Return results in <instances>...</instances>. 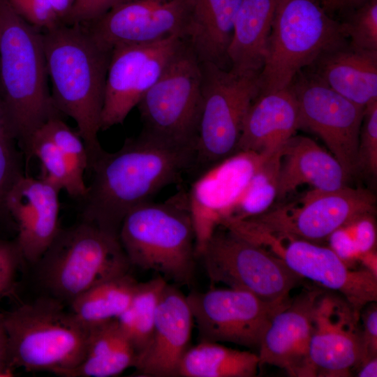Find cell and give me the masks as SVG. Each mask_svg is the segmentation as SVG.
I'll return each instance as SVG.
<instances>
[{
    "label": "cell",
    "mask_w": 377,
    "mask_h": 377,
    "mask_svg": "<svg viewBox=\"0 0 377 377\" xmlns=\"http://www.w3.org/2000/svg\"><path fill=\"white\" fill-rule=\"evenodd\" d=\"M195 151L174 147L141 133L114 152L104 151L89 171L81 201V220L118 235L124 216L151 201L193 169Z\"/></svg>",
    "instance_id": "1"
},
{
    "label": "cell",
    "mask_w": 377,
    "mask_h": 377,
    "mask_svg": "<svg viewBox=\"0 0 377 377\" xmlns=\"http://www.w3.org/2000/svg\"><path fill=\"white\" fill-rule=\"evenodd\" d=\"M41 31L54 105L76 122L89 171L105 151L98 135L112 50L99 46L83 24L61 22Z\"/></svg>",
    "instance_id": "2"
},
{
    "label": "cell",
    "mask_w": 377,
    "mask_h": 377,
    "mask_svg": "<svg viewBox=\"0 0 377 377\" xmlns=\"http://www.w3.org/2000/svg\"><path fill=\"white\" fill-rule=\"evenodd\" d=\"M48 77L41 30L0 0V89L22 151L49 119L62 118Z\"/></svg>",
    "instance_id": "3"
},
{
    "label": "cell",
    "mask_w": 377,
    "mask_h": 377,
    "mask_svg": "<svg viewBox=\"0 0 377 377\" xmlns=\"http://www.w3.org/2000/svg\"><path fill=\"white\" fill-rule=\"evenodd\" d=\"M118 237L131 265L175 283L191 281L197 255L188 193L135 207L124 216Z\"/></svg>",
    "instance_id": "4"
},
{
    "label": "cell",
    "mask_w": 377,
    "mask_h": 377,
    "mask_svg": "<svg viewBox=\"0 0 377 377\" xmlns=\"http://www.w3.org/2000/svg\"><path fill=\"white\" fill-rule=\"evenodd\" d=\"M0 316L15 369L59 376L85 358L89 329L60 301L47 295Z\"/></svg>",
    "instance_id": "5"
},
{
    "label": "cell",
    "mask_w": 377,
    "mask_h": 377,
    "mask_svg": "<svg viewBox=\"0 0 377 377\" xmlns=\"http://www.w3.org/2000/svg\"><path fill=\"white\" fill-rule=\"evenodd\" d=\"M36 265L48 296L64 304L102 281L128 273L131 266L118 235L82 220L61 228Z\"/></svg>",
    "instance_id": "6"
},
{
    "label": "cell",
    "mask_w": 377,
    "mask_h": 377,
    "mask_svg": "<svg viewBox=\"0 0 377 377\" xmlns=\"http://www.w3.org/2000/svg\"><path fill=\"white\" fill-rule=\"evenodd\" d=\"M343 24L318 0H279L269 36L260 93L288 87L300 71L343 45Z\"/></svg>",
    "instance_id": "7"
},
{
    "label": "cell",
    "mask_w": 377,
    "mask_h": 377,
    "mask_svg": "<svg viewBox=\"0 0 377 377\" xmlns=\"http://www.w3.org/2000/svg\"><path fill=\"white\" fill-rule=\"evenodd\" d=\"M202 105L193 168L207 171L237 153L243 122L260 91V74L200 63Z\"/></svg>",
    "instance_id": "8"
},
{
    "label": "cell",
    "mask_w": 377,
    "mask_h": 377,
    "mask_svg": "<svg viewBox=\"0 0 377 377\" xmlns=\"http://www.w3.org/2000/svg\"><path fill=\"white\" fill-rule=\"evenodd\" d=\"M202 105L201 64L184 43L137 107L141 133L165 144L195 151Z\"/></svg>",
    "instance_id": "9"
},
{
    "label": "cell",
    "mask_w": 377,
    "mask_h": 377,
    "mask_svg": "<svg viewBox=\"0 0 377 377\" xmlns=\"http://www.w3.org/2000/svg\"><path fill=\"white\" fill-rule=\"evenodd\" d=\"M376 199L367 189L346 185L334 191H309L293 202L249 219L226 220L231 230H251L318 243L353 219L374 214Z\"/></svg>",
    "instance_id": "10"
},
{
    "label": "cell",
    "mask_w": 377,
    "mask_h": 377,
    "mask_svg": "<svg viewBox=\"0 0 377 377\" xmlns=\"http://www.w3.org/2000/svg\"><path fill=\"white\" fill-rule=\"evenodd\" d=\"M214 283L275 303L288 302L302 279L260 245L219 226L200 255Z\"/></svg>",
    "instance_id": "11"
},
{
    "label": "cell",
    "mask_w": 377,
    "mask_h": 377,
    "mask_svg": "<svg viewBox=\"0 0 377 377\" xmlns=\"http://www.w3.org/2000/svg\"><path fill=\"white\" fill-rule=\"evenodd\" d=\"M233 232L265 248L300 277L338 293L359 312L377 301V276L350 267L329 246L262 232Z\"/></svg>",
    "instance_id": "12"
},
{
    "label": "cell",
    "mask_w": 377,
    "mask_h": 377,
    "mask_svg": "<svg viewBox=\"0 0 377 377\" xmlns=\"http://www.w3.org/2000/svg\"><path fill=\"white\" fill-rule=\"evenodd\" d=\"M186 299L200 341L226 342L257 349L274 316L291 300L269 302L230 288L193 292Z\"/></svg>",
    "instance_id": "13"
},
{
    "label": "cell",
    "mask_w": 377,
    "mask_h": 377,
    "mask_svg": "<svg viewBox=\"0 0 377 377\" xmlns=\"http://www.w3.org/2000/svg\"><path fill=\"white\" fill-rule=\"evenodd\" d=\"M184 40L177 36L145 44H124L111 52L101 130L122 124L158 80Z\"/></svg>",
    "instance_id": "14"
},
{
    "label": "cell",
    "mask_w": 377,
    "mask_h": 377,
    "mask_svg": "<svg viewBox=\"0 0 377 377\" xmlns=\"http://www.w3.org/2000/svg\"><path fill=\"white\" fill-rule=\"evenodd\" d=\"M290 87L295 96L300 128L319 136L348 179L357 170V148L365 108L339 94L316 75Z\"/></svg>",
    "instance_id": "15"
},
{
    "label": "cell",
    "mask_w": 377,
    "mask_h": 377,
    "mask_svg": "<svg viewBox=\"0 0 377 377\" xmlns=\"http://www.w3.org/2000/svg\"><path fill=\"white\" fill-rule=\"evenodd\" d=\"M191 0H131L83 24L101 47L145 44L177 36L184 40Z\"/></svg>",
    "instance_id": "16"
},
{
    "label": "cell",
    "mask_w": 377,
    "mask_h": 377,
    "mask_svg": "<svg viewBox=\"0 0 377 377\" xmlns=\"http://www.w3.org/2000/svg\"><path fill=\"white\" fill-rule=\"evenodd\" d=\"M360 313L341 295L318 297L309 347L312 376L348 377L362 359Z\"/></svg>",
    "instance_id": "17"
},
{
    "label": "cell",
    "mask_w": 377,
    "mask_h": 377,
    "mask_svg": "<svg viewBox=\"0 0 377 377\" xmlns=\"http://www.w3.org/2000/svg\"><path fill=\"white\" fill-rule=\"evenodd\" d=\"M269 154L237 152L205 171L193 185L191 193H188L197 257Z\"/></svg>",
    "instance_id": "18"
},
{
    "label": "cell",
    "mask_w": 377,
    "mask_h": 377,
    "mask_svg": "<svg viewBox=\"0 0 377 377\" xmlns=\"http://www.w3.org/2000/svg\"><path fill=\"white\" fill-rule=\"evenodd\" d=\"M320 288L308 289L272 318L258 348L260 368L272 365L290 376L313 377L309 347L313 332V313Z\"/></svg>",
    "instance_id": "19"
},
{
    "label": "cell",
    "mask_w": 377,
    "mask_h": 377,
    "mask_svg": "<svg viewBox=\"0 0 377 377\" xmlns=\"http://www.w3.org/2000/svg\"><path fill=\"white\" fill-rule=\"evenodd\" d=\"M59 192L46 180L25 174L10 192L6 209L17 226L23 260L36 264L59 232Z\"/></svg>",
    "instance_id": "20"
},
{
    "label": "cell",
    "mask_w": 377,
    "mask_h": 377,
    "mask_svg": "<svg viewBox=\"0 0 377 377\" xmlns=\"http://www.w3.org/2000/svg\"><path fill=\"white\" fill-rule=\"evenodd\" d=\"M193 322L186 296L167 283L158 302L150 341L137 355L135 374L178 376L179 364L189 348Z\"/></svg>",
    "instance_id": "21"
},
{
    "label": "cell",
    "mask_w": 377,
    "mask_h": 377,
    "mask_svg": "<svg viewBox=\"0 0 377 377\" xmlns=\"http://www.w3.org/2000/svg\"><path fill=\"white\" fill-rule=\"evenodd\" d=\"M299 128L298 105L290 85L259 92L244 118L237 152L270 154L281 148Z\"/></svg>",
    "instance_id": "22"
},
{
    "label": "cell",
    "mask_w": 377,
    "mask_h": 377,
    "mask_svg": "<svg viewBox=\"0 0 377 377\" xmlns=\"http://www.w3.org/2000/svg\"><path fill=\"white\" fill-rule=\"evenodd\" d=\"M347 180L338 161L311 138L294 135L281 147L276 199L304 184L334 191Z\"/></svg>",
    "instance_id": "23"
},
{
    "label": "cell",
    "mask_w": 377,
    "mask_h": 377,
    "mask_svg": "<svg viewBox=\"0 0 377 377\" xmlns=\"http://www.w3.org/2000/svg\"><path fill=\"white\" fill-rule=\"evenodd\" d=\"M316 64V76L339 94L363 108L377 101V51L342 45Z\"/></svg>",
    "instance_id": "24"
},
{
    "label": "cell",
    "mask_w": 377,
    "mask_h": 377,
    "mask_svg": "<svg viewBox=\"0 0 377 377\" xmlns=\"http://www.w3.org/2000/svg\"><path fill=\"white\" fill-rule=\"evenodd\" d=\"M242 0H191V12L184 40L200 63L222 68Z\"/></svg>",
    "instance_id": "25"
},
{
    "label": "cell",
    "mask_w": 377,
    "mask_h": 377,
    "mask_svg": "<svg viewBox=\"0 0 377 377\" xmlns=\"http://www.w3.org/2000/svg\"><path fill=\"white\" fill-rule=\"evenodd\" d=\"M279 0H242L227 52L230 70L260 74Z\"/></svg>",
    "instance_id": "26"
},
{
    "label": "cell",
    "mask_w": 377,
    "mask_h": 377,
    "mask_svg": "<svg viewBox=\"0 0 377 377\" xmlns=\"http://www.w3.org/2000/svg\"><path fill=\"white\" fill-rule=\"evenodd\" d=\"M86 356L63 377H112L133 367L137 353L117 319L89 327Z\"/></svg>",
    "instance_id": "27"
},
{
    "label": "cell",
    "mask_w": 377,
    "mask_h": 377,
    "mask_svg": "<svg viewBox=\"0 0 377 377\" xmlns=\"http://www.w3.org/2000/svg\"><path fill=\"white\" fill-rule=\"evenodd\" d=\"M260 368L256 353L220 343L200 341L189 347L178 369L182 377H254Z\"/></svg>",
    "instance_id": "28"
},
{
    "label": "cell",
    "mask_w": 377,
    "mask_h": 377,
    "mask_svg": "<svg viewBox=\"0 0 377 377\" xmlns=\"http://www.w3.org/2000/svg\"><path fill=\"white\" fill-rule=\"evenodd\" d=\"M138 284L128 273L102 281L74 300L70 311L87 328L117 319L128 306Z\"/></svg>",
    "instance_id": "29"
},
{
    "label": "cell",
    "mask_w": 377,
    "mask_h": 377,
    "mask_svg": "<svg viewBox=\"0 0 377 377\" xmlns=\"http://www.w3.org/2000/svg\"><path fill=\"white\" fill-rule=\"evenodd\" d=\"M167 283L159 275L147 282L138 283L128 306L117 318L137 355L150 341L158 302Z\"/></svg>",
    "instance_id": "30"
},
{
    "label": "cell",
    "mask_w": 377,
    "mask_h": 377,
    "mask_svg": "<svg viewBox=\"0 0 377 377\" xmlns=\"http://www.w3.org/2000/svg\"><path fill=\"white\" fill-rule=\"evenodd\" d=\"M281 151H273L260 163L222 222L249 219L269 210L277 198Z\"/></svg>",
    "instance_id": "31"
},
{
    "label": "cell",
    "mask_w": 377,
    "mask_h": 377,
    "mask_svg": "<svg viewBox=\"0 0 377 377\" xmlns=\"http://www.w3.org/2000/svg\"><path fill=\"white\" fill-rule=\"evenodd\" d=\"M23 152L39 160L40 178L74 198L80 200L84 195L87 185L75 177L64 155L41 128L31 136Z\"/></svg>",
    "instance_id": "32"
},
{
    "label": "cell",
    "mask_w": 377,
    "mask_h": 377,
    "mask_svg": "<svg viewBox=\"0 0 377 377\" xmlns=\"http://www.w3.org/2000/svg\"><path fill=\"white\" fill-rule=\"evenodd\" d=\"M376 226L371 213L360 215L330 235L329 247L353 267L362 255L376 249Z\"/></svg>",
    "instance_id": "33"
},
{
    "label": "cell",
    "mask_w": 377,
    "mask_h": 377,
    "mask_svg": "<svg viewBox=\"0 0 377 377\" xmlns=\"http://www.w3.org/2000/svg\"><path fill=\"white\" fill-rule=\"evenodd\" d=\"M41 128L64 155L75 177L84 182V174L89 170V158L78 132L70 128L61 117L49 119Z\"/></svg>",
    "instance_id": "34"
},
{
    "label": "cell",
    "mask_w": 377,
    "mask_h": 377,
    "mask_svg": "<svg viewBox=\"0 0 377 377\" xmlns=\"http://www.w3.org/2000/svg\"><path fill=\"white\" fill-rule=\"evenodd\" d=\"M343 27L352 47L377 51V0L361 5Z\"/></svg>",
    "instance_id": "35"
},
{
    "label": "cell",
    "mask_w": 377,
    "mask_h": 377,
    "mask_svg": "<svg viewBox=\"0 0 377 377\" xmlns=\"http://www.w3.org/2000/svg\"><path fill=\"white\" fill-rule=\"evenodd\" d=\"M16 142L12 138L0 139V220L9 216L6 209L8 196L24 175L21 151L17 148Z\"/></svg>",
    "instance_id": "36"
},
{
    "label": "cell",
    "mask_w": 377,
    "mask_h": 377,
    "mask_svg": "<svg viewBox=\"0 0 377 377\" xmlns=\"http://www.w3.org/2000/svg\"><path fill=\"white\" fill-rule=\"evenodd\" d=\"M376 177L377 174V101L368 105L359 135L357 170Z\"/></svg>",
    "instance_id": "37"
},
{
    "label": "cell",
    "mask_w": 377,
    "mask_h": 377,
    "mask_svg": "<svg viewBox=\"0 0 377 377\" xmlns=\"http://www.w3.org/2000/svg\"><path fill=\"white\" fill-rule=\"evenodd\" d=\"M7 1L20 17L41 31L52 29L61 23L48 0Z\"/></svg>",
    "instance_id": "38"
},
{
    "label": "cell",
    "mask_w": 377,
    "mask_h": 377,
    "mask_svg": "<svg viewBox=\"0 0 377 377\" xmlns=\"http://www.w3.org/2000/svg\"><path fill=\"white\" fill-rule=\"evenodd\" d=\"M131 0H76L64 22L66 24H85L105 14L112 8Z\"/></svg>",
    "instance_id": "39"
},
{
    "label": "cell",
    "mask_w": 377,
    "mask_h": 377,
    "mask_svg": "<svg viewBox=\"0 0 377 377\" xmlns=\"http://www.w3.org/2000/svg\"><path fill=\"white\" fill-rule=\"evenodd\" d=\"M22 260L15 240L10 241L0 237V297L13 285Z\"/></svg>",
    "instance_id": "40"
},
{
    "label": "cell",
    "mask_w": 377,
    "mask_h": 377,
    "mask_svg": "<svg viewBox=\"0 0 377 377\" xmlns=\"http://www.w3.org/2000/svg\"><path fill=\"white\" fill-rule=\"evenodd\" d=\"M367 309L361 315L362 359L359 367L364 362L377 357V306L376 302L366 305ZM357 367V368H358Z\"/></svg>",
    "instance_id": "41"
},
{
    "label": "cell",
    "mask_w": 377,
    "mask_h": 377,
    "mask_svg": "<svg viewBox=\"0 0 377 377\" xmlns=\"http://www.w3.org/2000/svg\"><path fill=\"white\" fill-rule=\"evenodd\" d=\"M6 138L16 140L13 126L0 89V139Z\"/></svg>",
    "instance_id": "42"
},
{
    "label": "cell",
    "mask_w": 377,
    "mask_h": 377,
    "mask_svg": "<svg viewBox=\"0 0 377 377\" xmlns=\"http://www.w3.org/2000/svg\"><path fill=\"white\" fill-rule=\"evenodd\" d=\"M58 19L64 23L76 0H48Z\"/></svg>",
    "instance_id": "43"
},
{
    "label": "cell",
    "mask_w": 377,
    "mask_h": 377,
    "mask_svg": "<svg viewBox=\"0 0 377 377\" xmlns=\"http://www.w3.org/2000/svg\"><path fill=\"white\" fill-rule=\"evenodd\" d=\"M2 365L12 366L9 362L7 334L0 316V366Z\"/></svg>",
    "instance_id": "44"
},
{
    "label": "cell",
    "mask_w": 377,
    "mask_h": 377,
    "mask_svg": "<svg viewBox=\"0 0 377 377\" xmlns=\"http://www.w3.org/2000/svg\"><path fill=\"white\" fill-rule=\"evenodd\" d=\"M359 263L362 265V268L377 276V252L376 249L364 253Z\"/></svg>",
    "instance_id": "45"
},
{
    "label": "cell",
    "mask_w": 377,
    "mask_h": 377,
    "mask_svg": "<svg viewBox=\"0 0 377 377\" xmlns=\"http://www.w3.org/2000/svg\"><path fill=\"white\" fill-rule=\"evenodd\" d=\"M357 376L359 377H376L377 357L364 362L357 368Z\"/></svg>",
    "instance_id": "46"
},
{
    "label": "cell",
    "mask_w": 377,
    "mask_h": 377,
    "mask_svg": "<svg viewBox=\"0 0 377 377\" xmlns=\"http://www.w3.org/2000/svg\"><path fill=\"white\" fill-rule=\"evenodd\" d=\"M368 1L369 0H340L338 6H343L345 7L360 6Z\"/></svg>",
    "instance_id": "47"
},
{
    "label": "cell",
    "mask_w": 377,
    "mask_h": 377,
    "mask_svg": "<svg viewBox=\"0 0 377 377\" xmlns=\"http://www.w3.org/2000/svg\"><path fill=\"white\" fill-rule=\"evenodd\" d=\"M15 369L10 365L0 366V377H9L14 376Z\"/></svg>",
    "instance_id": "48"
},
{
    "label": "cell",
    "mask_w": 377,
    "mask_h": 377,
    "mask_svg": "<svg viewBox=\"0 0 377 377\" xmlns=\"http://www.w3.org/2000/svg\"><path fill=\"white\" fill-rule=\"evenodd\" d=\"M340 0H325L323 6L325 9L326 8H332L338 6Z\"/></svg>",
    "instance_id": "49"
},
{
    "label": "cell",
    "mask_w": 377,
    "mask_h": 377,
    "mask_svg": "<svg viewBox=\"0 0 377 377\" xmlns=\"http://www.w3.org/2000/svg\"><path fill=\"white\" fill-rule=\"evenodd\" d=\"M320 3L323 6L325 0H318Z\"/></svg>",
    "instance_id": "50"
}]
</instances>
